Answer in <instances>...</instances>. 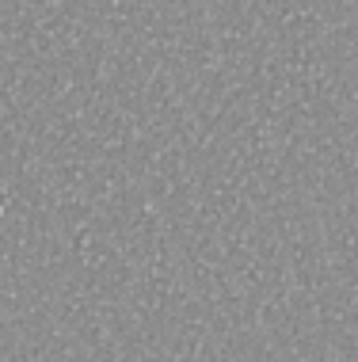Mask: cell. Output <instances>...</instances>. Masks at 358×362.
Instances as JSON below:
<instances>
[{
    "instance_id": "obj_1",
    "label": "cell",
    "mask_w": 358,
    "mask_h": 362,
    "mask_svg": "<svg viewBox=\"0 0 358 362\" xmlns=\"http://www.w3.org/2000/svg\"><path fill=\"white\" fill-rule=\"evenodd\" d=\"M0 214H4V210H0Z\"/></svg>"
}]
</instances>
